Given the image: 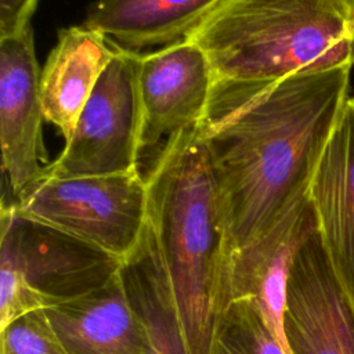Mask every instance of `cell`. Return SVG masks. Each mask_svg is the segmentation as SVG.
Masks as SVG:
<instances>
[{"mask_svg": "<svg viewBox=\"0 0 354 354\" xmlns=\"http://www.w3.org/2000/svg\"><path fill=\"white\" fill-rule=\"evenodd\" d=\"M351 68L277 82H214L201 133L232 250L253 241L308 194L350 98Z\"/></svg>", "mask_w": 354, "mask_h": 354, "instance_id": "cell-1", "label": "cell"}, {"mask_svg": "<svg viewBox=\"0 0 354 354\" xmlns=\"http://www.w3.org/2000/svg\"><path fill=\"white\" fill-rule=\"evenodd\" d=\"M147 181V230L189 354H209L230 304L232 242L201 127L173 136Z\"/></svg>", "mask_w": 354, "mask_h": 354, "instance_id": "cell-2", "label": "cell"}, {"mask_svg": "<svg viewBox=\"0 0 354 354\" xmlns=\"http://www.w3.org/2000/svg\"><path fill=\"white\" fill-rule=\"evenodd\" d=\"M188 37L216 80L277 82L354 65V19L343 0H230Z\"/></svg>", "mask_w": 354, "mask_h": 354, "instance_id": "cell-3", "label": "cell"}, {"mask_svg": "<svg viewBox=\"0 0 354 354\" xmlns=\"http://www.w3.org/2000/svg\"><path fill=\"white\" fill-rule=\"evenodd\" d=\"M0 329L104 286L122 261L1 203Z\"/></svg>", "mask_w": 354, "mask_h": 354, "instance_id": "cell-4", "label": "cell"}, {"mask_svg": "<svg viewBox=\"0 0 354 354\" xmlns=\"http://www.w3.org/2000/svg\"><path fill=\"white\" fill-rule=\"evenodd\" d=\"M4 205L122 263L138 248L148 220L147 181L138 170L80 177L47 176L14 203Z\"/></svg>", "mask_w": 354, "mask_h": 354, "instance_id": "cell-5", "label": "cell"}, {"mask_svg": "<svg viewBox=\"0 0 354 354\" xmlns=\"http://www.w3.org/2000/svg\"><path fill=\"white\" fill-rule=\"evenodd\" d=\"M140 61L141 54L116 43L72 136L50 163L47 176L80 177L138 170L142 131Z\"/></svg>", "mask_w": 354, "mask_h": 354, "instance_id": "cell-6", "label": "cell"}, {"mask_svg": "<svg viewBox=\"0 0 354 354\" xmlns=\"http://www.w3.org/2000/svg\"><path fill=\"white\" fill-rule=\"evenodd\" d=\"M40 73L30 24L0 39V144L11 191L3 203H14L47 177L51 163L43 142Z\"/></svg>", "mask_w": 354, "mask_h": 354, "instance_id": "cell-7", "label": "cell"}, {"mask_svg": "<svg viewBox=\"0 0 354 354\" xmlns=\"http://www.w3.org/2000/svg\"><path fill=\"white\" fill-rule=\"evenodd\" d=\"M283 330L289 354H354V300L332 266L319 228L293 260Z\"/></svg>", "mask_w": 354, "mask_h": 354, "instance_id": "cell-8", "label": "cell"}, {"mask_svg": "<svg viewBox=\"0 0 354 354\" xmlns=\"http://www.w3.org/2000/svg\"><path fill=\"white\" fill-rule=\"evenodd\" d=\"M214 82L206 53L189 37L141 54V152L162 140L167 142L180 131L199 127L206 118Z\"/></svg>", "mask_w": 354, "mask_h": 354, "instance_id": "cell-9", "label": "cell"}, {"mask_svg": "<svg viewBox=\"0 0 354 354\" xmlns=\"http://www.w3.org/2000/svg\"><path fill=\"white\" fill-rule=\"evenodd\" d=\"M317 228L318 217L308 191L264 232L231 253L230 301H253L288 354L283 330L288 278L297 250Z\"/></svg>", "mask_w": 354, "mask_h": 354, "instance_id": "cell-10", "label": "cell"}, {"mask_svg": "<svg viewBox=\"0 0 354 354\" xmlns=\"http://www.w3.org/2000/svg\"><path fill=\"white\" fill-rule=\"evenodd\" d=\"M310 198L332 266L354 300V97L346 101L324 148Z\"/></svg>", "mask_w": 354, "mask_h": 354, "instance_id": "cell-11", "label": "cell"}, {"mask_svg": "<svg viewBox=\"0 0 354 354\" xmlns=\"http://www.w3.org/2000/svg\"><path fill=\"white\" fill-rule=\"evenodd\" d=\"M44 313L68 354H148L120 270L104 286Z\"/></svg>", "mask_w": 354, "mask_h": 354, "instance_id": "cell-12", "label": "cell"}, {"mask_svg": "<svg viewBox=\"0 0 354 354\" xmlns=\"http://www.w3.org/2000/svg\"><path fill=\"white\" fill-rule=\"evenodd\" d=\"M116 43L86 24L64 28L40 73L44 118L55 124L65 141L109 64Z\"/></svg>", "mask_w": 354, "mask_h": 354, "instance_id": "cell-13", "label": "cell"}, {"mask_svg": "<svg viewBox=\"0 0 354 354\" xmlns=\"http://www.w3.org/2000/svg\"><path fill=\"white\" fill-rule=\"evenodd\" d=\"M230 0H97L84 24L119 46L137 50L188 37Z\"/></svg>", "mask_w": 354, "mask_h": 354, "instance_id": "cell-14", "label": "cell"}, {"mask_svg": "<svg viewBox=\"0 0 354 354\" xmlns=\"http://www.w3.org/2000/svg\"><path fill=\"white\" fill-rule=\"evenodd\" d=\"M120 274L131 307L144 326L148 354H189L181 322L148 230Z\"/></svg>", "mask_w": 354, "mask_h": 354, "instance_id": "cell-15", "label": "cell"}, {"mask_svg": "<svg viewBox=\"0 0 354 354\" xmlns=\"http://www.w3.org/2000/svg\"><path fill=\"white\" fill-rule=\"evenodd\" d=\"M209 354H288L250 300H234L221 313Z\"/></svg>", "mask_w": 354, "mask_h": 354, "instance_id": "cell-16", "label": "cell"}, {"mask_svg": "<svg viewBox=\"0 0 354 354\" xmlns=\"http://www.w3.org/2000/svg\"><path fill=\"white\" fill-rule=\"evenodd\" d=\"M1 354H68L44 310L24 314L0 329Z\"/></svg>", "mask_w": 354, "mask_h": 354, "instance_id": "cell-17", "label": "cell"}, {"mask_svg": "<svg viewBox=\"0 0 354 354\" xmlns=\"http://www.w3.org/2000/svg\"><path fill=\"white\" fill-rule=\"evenodd\" d=\"M39 0H0V39L12 36L30 24Z\"/></svg>", "mask_w": 354, "mask_h": 354, "instance_id": "cell-18", "label": "cell"}, {"mask_svg": "<svg viewBox=\"0 0 354 354\" xmlns=\"http://www.w3.org/2000/svg\"><path fill=\"white\" fill-rule=\"evenodd\" d=\"M343 3H344V6H346L347 11L350 12L351 18L354 19V0H343Z\"/></svg>", "mask_w": 354, "mask_h": 354, "instance_id": "cell-19", "label": "cell"}]
</instances>
